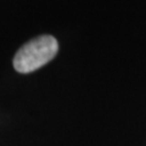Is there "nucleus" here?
Returning a JSON list of instances; mask_svg holds the SVG:
<instances>
[{"label":"nucleus","mask_w":146,"mask_h":146,"mask_svg":"<svg viewBox=\"0 0 146 146\" xmlns=\"http://www.w3.org/2000/svg\"><path fill=\"white\" fill-rule=\"evenodd\" d=\"M57 40L52 35H40L26 43L13 57V67L20 73H31L56 56Z\"/></svg>","instance_id":"f257e3e1"}]
</instances>
